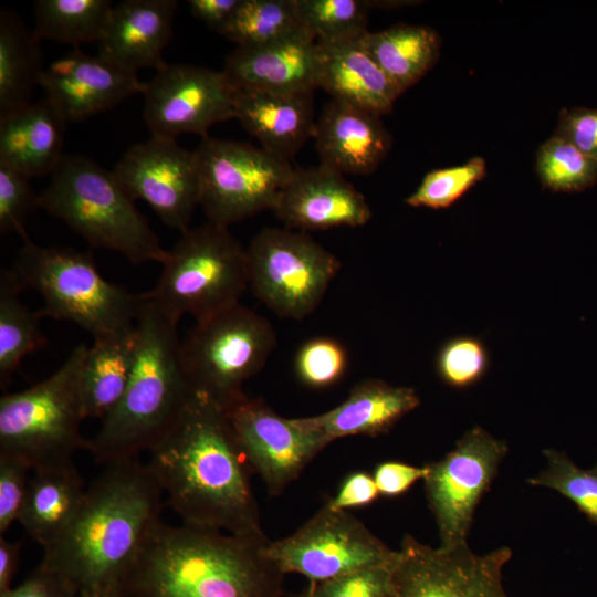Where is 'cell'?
Here are the masks:
<instances>
[{"instance_id": "50", "label": "cell", "mask_w": 597, "mask_h": 597, "mask_svg": "<svg viewBox=\"0 0 597 597\" xmlns=\"http://www.w3.org/2000/svg\"><path fill=\"white\" fill-rule=\"evenodd\" d=\"M292 597H303V596H302V594H301V595H298V596H292Z\"/></svg>"}, {"instance_id": "19", "label": "cell", "mask_w": 597, "mask_h": 597, "mask_svg": "<svg viewBox=\"0 0 597 597\" xmlns=\"http://www.w3.org/2000/svg\"><path fill=\"white\" fill-rule=\"evenodd\" d=\"M272 211L287 229L302 232L362 227L371 218L365 196L321 164L294 169Z\"/></svg>"}, {"instance_id": "21", "label": "cell", "mask_w": 597, "mask_h": 597, "mask_svg": "<svg viewBox=\"0 0 597 597\" xmlns=\"http://www.w3.org/2000/svg\"><path fill=\"white\" fill-rule=\"evenodd\" d=\"M176 0H125L113 6L98 55L137 74L156 71L166 62L163 53L172 36Z\"/></svg>"}, {"instance_id": "51", "label": "cell", "mask_w": 597, "mask_h": 597, "mask_svg": "<svg viewBox=\"0 0 597 597\" xmlns=\"http://www.w3.org/2000/svg\"><path fill=\"white\" fill-rule=\"evenodd\" d=\"M597 464V463H596Z\"/></svg>"}, {"instance_id": "27", "label": "cell", "mask_w": 597, "mask_h": 597, "mask_svg": "<svg viewBox=\"0 0 597 597\" xmlns=\"http://www.w3.org/2000/svg\"><path fill=\"white\" fill-rule=\"evenodd\" d=\"M33 472L18 522L45 549L71 524L86 488L73 463Z\"/></svg>"}, {"instance_id": "18", "label": "cell", "mask_w": 597, "mask_h": 597, "mask_svg": "<svg viewBox=\"0 0 597 597\" xmlns=\"http://www.w3.org/2000/svg\"><path fill=\"white\" fill-rule=\"evenodd\" d=\"M39 85L69 123L85 121L143 94L145 82L136 73L76 48L44 67Z\"/></svg>"}, {"instance_id": "34", "label": "cell", "mask_w": 597, "mask_h": 597, "mask_svg": "<svg viewBox=\"0 0 597 597\" xmlns=\"http://www.w3.org/2000/svg\"><path fill=\"white\" fill-rule=\"evenodd\" d=\"M300 22L317 42L332 43L365 34L368 0H294Z\"/></svg>"}, {"instance_id": "47", "label": "cell", "mask_w": 597, "mask_h": 597, "mask_svg": "<svg viewBox=\"0 0 597 597\" xmlns=\"http://www.w3.org/2000/svg\"><path fill=\"white\" fill-rule=\"evenodd\" d=\"M241 0H190L191 14L219 34L227 27Z\"/></svg>"}, {"instance_id": "8", "label": "cell", "mask_w": 597, "mask_h": 597, "mask_svg": "<svg viewBox=\"0 0 597 597\" xmlns=\"http://www.w3.org/2000/svg\"><path fill=\"white\" fill-rule=\"evenodd\" d=\"M248 287L247 249L228 227L208 221L181 232L157 284L145 294L179 323L185 314L200 321L240 303Z\"/></svg>"}, {"instance_id": "2", "label": "cell", "mask_w": 597, "mask_h": 597, "mask_svg": "<svg viewBox=\"0 0 597 597\" xmlns=\"http://www.w3.org/2000/svg\"><path fill=\"white\" fill-rule=\"evenodd\" d=\"M163 490L138 458L115 461L86 488L62 536L40 563L81 591L119 588L160 521Z\"/></svg>"}, {"instance_id": "25", "label": "cell", "mask_w": 597, "mask_h": 597, "mask_svg": "<svg viewBox=\"0 0 597 597\" xmlns=\"http://www.w3.org/2000/svg\"><path fill=\"white\" fill-rule=\"evenodd\" d=\"M362 36L317 42L318 87L334 101L381 116L391 112L401 93L365 49Z\"/></svg>"}, {"instance_id": "26", "label": "cell", "mask_w": 597, "mask_h": 597, "mask_svg": "<svg viewBox=\"0 0 597 597\" xmlns=\"http://www.w3.org/2000/svg\"><path fill=\"white\" fill-rule=\"evenodd\" d=\"M67 121L46 96L0 117V165L33 178L52 175Z\"/></svg>"}, {"instance_id": "3", "label": "cell", "mask_w": 597, "mask_h": 597, "mask_svg": "<svg viewBox=\"0 0 597 597\" xmlns=\"http://www.w3.org/2000/svg\"><path fill=\"white\" fill-rule=\"evenodd\" d=\"M266 535L159 521L121 590L126 597H284Z\"/></svg>"}, {"instance_id": "28", "label": "cell", "mask_w": 597, "mask_h": 597, "mask_svg": "<svg viewBox=\"0 0 597 597\" xmlns=\"http://www.w3.org/2000/svg\"><path fill=\"white\" fill-rule=\"evenodd\" d=\"M137 345L135 325L119 334L94 338L87 347L81 370L86 419L103 420L121 401L135 365Z\"/></svg>"}, {"instance_id": "39", "label": "cell", "mask_w": 597, "mask_h": 597, "mask_svg": "<svg viewBox=\"0 0 597 597\" xmlns=\"http://www.w3.org/2000/svg\"><path fill=\"white\" fill-rule=\"evenodd\" d=\"M348 365L345 346L337 339L318 336L303 343L296 352L294 369L305 386L323 389L338 383Z\"/></svg>"}, {"instance_id": "31", "label": "cell", "mask_w": 597, "mask_h": 597, "mask_svg": "<svg viewBox=\"0 0 597 597\" xmlns=\"http://www.w3.org/2000/svg\"><path fill=\"white\" fill-rule=\"evenodd\" d=\"M24 286L14 270L0 272V385L7 387L22 359L42 348L46 339L40 329L39 312L20 300Z\"/></svg>"}, {"instance_id": "43", "label": "cell", "mask_w": 597, "mask_h": 597, "mask_svg": "<svg viewBox=\"0 0 597 597\" xmlns=\"http://www.w3.org/2000/svg\"><path fill=\"white\" fill-rule=\"evenodd\" d=\"M555 136L597 159V108L564 109L561 113Z\"/></svg>"}, {"instance_id": "38", "label": "cell", "mask_w": 597, "mask_h": 597, "mask_svg": "<svg viewBox=\"0 0 597 597\" xmlns=\"http://www.w3.org/2000/svg\"><path fill=\"white\" fill-rule=\"evenodd\" d=\"M490 354L482 339L460 335L446 341L436 356V370L447 386L467 389L488 373Z\"/></svg>"}, {"instance_id": "32", "label": "cell", "mask_w": 597, "mask_h": 597, "mask_svg": "<svg viewBox=\"0 0 597 597\" xmlns=\"http://www.w3.org/2000/svg\"><path fill=\"white\" fill-rule=\"evenodd\" d=\"M108 0H39L34 4V33L78 46L100 42L113 9Z\"/></svg>"}, {"instance_id": "7", "label": "cell", "mask_w": 597, "mask_h": 597, "mask_svg": "<svg viewBox=\"0 0 597 597\" xmlns=\"http://www.w3.org/2000/svg\"><path fill=\"white\" fill-rule=\"evenodd\" d=\"M87 345H77L50 377L0 398V455L38 471L73 463L88 449L80 432L85 417L81 370Z\"/></svg>"}, {"instance_id": "41", "label": "cell", "mask_w": 597, "mask_h": 597, "mask_svg": "<svg viewBox=\"0 0 597 597\" xmlns=\"http://www.w3.org/2000/svg\"><path fill=\"white\" fill-rule=\"evenodd\" d=\"M395 561L389 565L367 567L327 580L310 583L302 596L384 597L390 585Z\"/></svg>"}, {"instance_id": "6", "label": "cell", "mask_w": 597, "mask_h": 597, "mask_svg": "<svg viewBox=\"0 0 597 597\" xmlns=\"http://www.w3.org/2000/svg\"><path fill=\"white\" fill-rule=\"evenodd\" d=\"M22 241L13 270L24 289L42 296L41 317L73 322L94 338L135 327L143 294L107 281L90 252Z\"/></svg>"}, {"instance_id": "46", "label": "cell", "mask_w": 597, "mask_h": 597, "mask_svg": "<svg viewBox=\"0 0 597 597\" xmlns=\"http://www.w3.org/2000/svg\"><path fill=\"white\" fill-rule=\"evenodd\" d=\"M379 495L373 475L355 472L347 475L336 495L326 503L333 509L347 510L371 504Z\"/></svg>"}, {"instance_id": "14", "label": "cell", "mask_w": 597, "mask_h": 597, "mask_svg": "<svg viewBox=\"0 0 597 597\" xmlns=\"http://www.w3.org/2000/svg\"><path fill=\"white\" fill-rule=\"evenodd\" d=\"M507 451L506 441L474 426L441 460L426 464L425 491L438 525L440 547L467 543L476 506Z\"/></svg>"}, {"instance_id": "29", "label": "cell", "mask_w": 597, "mask_h": 597, "mask_svg": "<svg viewBox=\"0 0 597 597\" xmlns=\"http://www.w3.org/2000/svg\"><path fill=\"white\" fill-rule=\"evenodd\" d=\"M362 42L401 94L425 76L440 54L438 34L423 25L398 24L367 31Z\"/></svg>"}, {"instance_id": "22", "label": "cell", "mask_w": 597, "mask_h": 597, "mask_svg": "<svg viewBox=\"0 0 597 597\" xmlns=\"http://www.w3.org/2000/svg\"><path fill=\"white\" fill-rule=\"evenodd\" d=\"M313 138L321 165L342 175H369L387 157L391 137L380 116L329 101Z\"/></svg>"}, {"instance_id": "10", "label": "cell", "mask_w": 597, "mask_h": 597, "mask_svg": "<svg viewBox=\"0 0 597 597\" xmlns=\"http://www.w3.org/2000/svg\"><path fill=\"white\" fill-rule=\"evenodd\" d=\"M249 286L276 316L302 320L324 298L341 261L305 232L265 228L248 249Z\"/></svg>"}, {"instance_id": "5", "label": "cell", "mask_w": 597, "mask_h": 597, "mask_svg": "<svg viewBox=\"0 0 597 597\" xmlns=\"http://www.w3.org/2000/svg\"><path fill=\"white\" fill-rule=\"evenodd\" d=\"M133 197L94 160L64 155L40 195L39 208L65 222L90 245L122 253L133 264L168 256Z\"/></svg>"}, {"instance_id": "40", "label": "cell", "mask_w": 597, "mask_h": 597, "mask_svg": "<svg viewBox=\"0 0 597 597\" xmlns=\"http://www.w3.org/2000/svg\"><path fill=\"white\" fill-rule=\"evenodd\" d=\"M30 178L21 172L0 165V233H18L22 239L29 237L25 220L39 208L40 195L33 190Z\"/></svg>"}, {"instance_id": "35", "label": "cell", "mask_w": 597, "mask_h": 597, "mask_svg": "<svg viewBox=\"0 0 597 597\" xmlns=\"http://www.w3.org/2000/svg\"><path fill=\"white\" fill-rule=\"evenodd\" d=\"M536 170L543 186L555 192L583 191L597 182V159L555 135L541 145Z\"/></svg>"}, {"instance_id": "17", "label": "cell", "mask_w": 597, "mask_h": 597, "mask_svg": "<svg viewBox=\"0 0 597 597\" xmlns=\"http://www.w3.org/2000/svg\"><path fill=\"white\" fill-rule=\"evenodd\" d=\"M134 200L142 199L169 228L185 232L201 201L195 150L150 137L133 145L113 170Z\"/></svg>"}, {"instance_id": "1", "label": "cell", "mask_w": 597, "mask_h": 597, "mask_svg": "<svg viewBox=\"0 0 597 597\" xmlns=\"http://www.w3.org/2000/svg\"><path fill=\"white\" fill-rule=\"evenodd\" d=\"M147 465L181 523L235 535H265L252 469L223 408L193 392L148 450Z\"/></svg>"}, {"instance_id": "23", "label": "cell", "mask_w": 597, "mask_h": 597, "mask_svg": "<svg viewBox=\"0 0 597 597\" xmlns=\"http://www.w3.org/2000/svg\"><path fill=\"white\" fill-rule=\"evenodd\" d=\"M314 92L237 90L234 118L266 151L293 158L313 138Z\"/></svg>"}, {"instance_id": "4", "label": "cell", "mask_w": 597, "mask_h": 597, "mask_svg": "<svg viewBox=\"0 0 597 597\" xmlns=\"http://www.w3.org/2000/svg\"><path fill=\"white\" fill-rule=\"evenodd\" d=\"M178 323L143 293L136 320L138 345L127 388L117 406L88 439L95 461L134 459L172 426L191 390L180 362Z\"/></svg>"}, {"instance_id": "49", "label": "cell", "mask_w": 597, "mask_h": 597, "mask_svg": "<svg viewBox=\"0 0 597 597\" xmlns=\"http://www.w3.org/2000/svg\"><path fill=\"white\" fill-rule=\"evenodd\" d=\"M82 597H126L119 588L82 591Z\"/></svg>"}, {"instance_id": "36", "label": "cell", "mask_w": 597, "mask_h": 597, "mask_svg": "<svg viewBox=\"0 0 597 597\" xmlns=\"http://www.w3.org/2000/svg\"><path fill=\"white\" fill-rule=\"evenodd\" d=\"M543 453L546 468L527 479V483L557 491L597 525V464L591 469H582L565 452L546 449Z\"/></svg>"}, {"instance_id": "33", "label": "cell", "mask_w": 597, "mask_h": 597, "mask_svg": "<svg viewBox=\"0 0 597 597\" xmlns=\"http://www.w3.org/2000/svg\"><path fill=\"white\" fill-rule=\"evenodd\" d=\"M304 29L294 0H241L221 35L238 46H255Z\"/></svg>"}, {"instance_id": "9", "label": "cell", "mask_w": 597, "mask_h": 597, "mask_svg": "<svg viewBox=\"0 0 597 597\" xmlns=\"http://www.w3.org/2000/svg\"><path fill=\"white\" fill-rule=\"evenodd\" d=\"M275 347L271 323L237 303L196 321L180 342V362L191 390L227 410L247 396L244 383L263 369Z\"/></svg>"}, {"instance_id": "11", "label": "cell", "mask_w": 597, "mask_h": 597, "mask_svg": "<svg viewBox=\"0 0 597 597\" xmlns=\"http://www.w3.org/2000/svg\"><path fill=\"white\" fill-rule=\"evenodd\" d=\"M208 221L231 223L273 208L294 168L262 147L212 137L195 150Z\"/></svg>"}, {"instance_id": "12", "label": "cell", "mask_w": 597, "mask_h": 597, "mask_svg": "<svg viewBox=\"0 0 597 597\" xmlns=\"http://www.w3.org/2000/svg\"><path fill=\"white\" fill-rule=\"evenodd\" d=\"M266 552L284 574L303 575L310 583L389 565L397 557L360 520L326 502L295 532L270 541Z\"/></svg>"}, {"instance_id": "48", "label": "cell", "mask_w": 597, "mask_h": 597, "mask_svg": "<svg viewBox=\"0 0 597 597\" xmlns=\"http://www.w3.org/2000/svg\"><path fill=\"white\" fill-rule=\"evenodd\" d=\"M23 541H9L0 536V595L12 588L19 568Z\"/></svg>"}, {"instance_id": "24", "label": "cell", "mask_w": 597, "mask_h": 597, "mask_svg": "<svg viewBox=\"0 0 597 597\" xmlns=\"http://www.w3.org/2000/svg\"><path fill=\"white\" fill-rule=\"evenodd\" d=\"M419 405L420 398L413 388L367 378L354 385L338 406L301 420L331 443L348 436L385 434Z\"/></svg>"}, {"instance_id": "13", "label": "cell", "mask_w": 597, "mask_h": 597, "mask_svg": "<svg viewBox=\"0 0 597 597\" xmlns=\"http://www.w3.org/2000/svg\"><path fill=\"white\" fill-rule=\"evenodd\" d=\"M397 552L384 597H509L503 568L512 551L506 546L476 554L468 543L433 548L406 535Z\"/></svg>"}, {"instance_id": "44", "label": "cell", "mask_w": 597, "mask_h": 597, "mask_svg": "<svg viewBox=\"0 0 597 597\" xmlns=\"http://www.w3.org/2000/svg\"><path fill=\"white\" fill-rule=\"evenodd\" d=\"M0 597H82L70 579L39 565L21 584Z\"/></svg>"}, {"instance_id": "42", "label": "cell", "mask_w": 597, "mask_h": 597, "mask_svg": "<svg viewBox=\"0 0 597 597\" xmlns=\"http://www.w3.org/2000/svg\"><path fill=\"white\" fill-rule=\"evenodd\" d=\"M29 471L22 461L0 455V536L20 519L29 490Z\"/></svg>"}, {"instance_id": "16", "label": "cell", "mask_w": 597, "mask_h": 597, "mask_svg": "<svg viewBox=\"0 0 597 597\" xmlns=\"http://www.w3.org/2000/svg\"><path fill=\"white\" fill-rule=\"evenodd\" d=\"M235 438L270 495H280L327 444L301 418H284L262 398L243 399L224 410Z\"/></svg>"}, {"instance_id": "20", "label": "cell", "mask_w": 597, "mask_h": 597, "mask_svg": "<svg viewBox=\"0 0 597 597\" xmlns=\"http://www.w3.org/2000/svg\"><path fill=\"white\" fill-rule=\"evenodd\" d=\"M320 48L306 29L255 46H237L222 72L237 90L314 92L318 88Z\"/></svg>"}, {"instance_id": "45", "label": "cell", "mask_w": 597, "mask_h": 597, "mask_svg": "<svg viewBox=\"0 0 597 597\" xmlns=\"http://www.w3.org/2000/svg\"><path fill=\"white\" fill-rule=\"evenodd\" d=\"M427 473V465L416 467L398 461H386L376 467L373 476L380 495L395 498L406 493L419 480H423Z\"/></svg>"}, {"instance_id": "37", "label": "cell", "mask_w": 597, "mask_h": 597, "mask_svg": "<svg viewBox=\"0 0 597 597\" xmlns=\"http://www.w3.org/2000/svg\"><path fill=\"white\" fill-rule=\"evenodd\" d=\"M485 176V160L472 157L462 165L429 171L405 202L415 208L446 209Z\"/></svg>"}, {"instance_id": "15", "label": "cell", "mask_w": 597, "mask_h": 597, "mask_svg": "<svg viewBox=\"0 0 597 597\" xmlns=\"http://www.w3.org/2000/svg\"><path fill=\"white\" fill-rule=\"evenodd\" d=\"M143 95L153 137L176 140L193 133L205 138L213 124L234 118L237 88L222 70L166 63L145 82Z\"/></svg>"}, {"instance_id": "30", "label": "cell", "mask_w": 597, "mask_h": 597, "mask_svg": "<svg viewBox=\"0 0 597 597\" xmlns=\"http://www.w3.org/2000/svg\"><path fill=\"white\" fill-rule=\"evenodd\" d=\"M42 66L40 39L15 13H0V117L32 103Z\"/></svg>"}]
</instances>
